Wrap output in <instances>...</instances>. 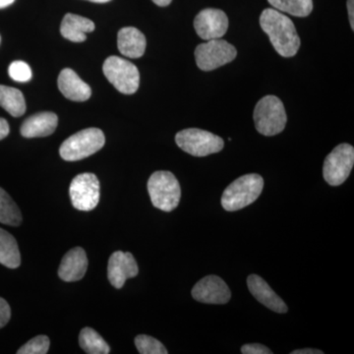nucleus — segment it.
Segmentation results:
<instances>
[{
	"label": "nucleus",
	"mask_w": 354,
	"mask_h": 354,
	"mask_svg": "<svg viewBox=\"0 0 354 354\" xmlns=\"http://www.w3.org/2000/svg\"><path fill=\"white\" fill-rule=\"evenodd\" d=\"M263 31L269 36L274 50L283 57H292L300 48L298 36L292 21L274 8H267L260 16Z\"/></svg>",
	"instance_id": "nucleus-1"
},
{
	"label": "nucleus",
	"mask_w": 354,
	"mask_h": 354,
	"mask_svg": "<svg viewBox=\"0 0 354 354\" xmlns=\"http://www.w3.org/2000/svg\"><path fill=\"white\" fill-rule=\"evenodd\" d=\"M264 188V179L259 174L239 177L227 186L221 196V206L227 212L245 208L259 198Z\"/></svg>",
	"instance_id": "nucleus-2"
},
{
	"label": "nucleus",
	"mask_w": 354,
	"mask_h": 354,
	"mask_svg": "<svg viewBox=\"0 0 354 354\" xmlns=\"http://www.w3.org/2000/svg\"><path fill=\"white\" fill-rule=\"evenodd\" d=\"M256 129L264 136H274L286 128L288 116L283 102L276 95H266L254 109Z\"/></svg>",
	"instance_id": "nucleus-3"
},
{
	"label": "nucleus",
	"mask_w": 354,
	"mask_h": 354,
	"mask_svg": "<svg viewBox=\"0 0 354 354\" xmlns=\"http://www.w3.org/2000/svg\"><path fill=\"white\" fill-rule=\"evenodd\" d=\"M104 143L106 137L101 129L87 128L65 140L60 146V157L67 162L84 160L99 152Z\"/></svg>",
	"instance_id": "nucleus-4"
},
{
	"label": "nucleus",
	"mask_w": 354,
	"mask_h": 354,
	"mask_svg": "<svg viewBox=\"0 0 354 354\" xmlns=\"http://www.w3.org/2000/svg\"><path fill=\"white\" fill-rule=\"evenodd\" d=\"M148 191L153 206L164 212L174 211L180 201V185L171 171L153 172L149 178Z\"/></svg>",
	"instance_id": "nucleus-5"
},
{
	"label": "nucleus",
	"mask_w": 354,
	"mask_h": 354,
	"mask_svg": "<svg viewBox=\"0 0 354 354\" xmlns=\"http://www.w3.org/2000/svg\"><path fill=\"white\" fill-rule=\"evenodd\" d=\"M176 142L181 150L194 157H207L221 152L225 147L221 137L198 128L181 130L176 134Z\"/></svg>",
	"instance_id": "nucleus-6"
},
{
	"label": "nucleus",
	"mask_w": 354,
	"mask_h": 354,
	"mask_svg": "<svg viewBox=\"0 0 354 354\" xmlns=\"http://www.w3.org/2000/svg\"><path fill=\"white\" fill-rule=\"evenodd\" d=\"M104 76L118 92L132 95L138 91L140 73L136 65L124 58L109 57L102 65Z\"/></svg>",
	"instance_id": "nucleus-7"
},
{
	"label": "nucleus",
	"mask_w": 354,
	"mask_h": 354,
	"mask_svg": "<svg viewBox=\"0 0 354 354\" xmlns=\"http://www.w3.org/2000/svg\"><path fill=\"white\" fill-rule=\"evenodd\" d=\"M237 55L234 46L225 39H215L199 44L195 50L197 66L202 71H212L234 62Z\"/></svg>",
	"instance_id": "nucleus-8"
},
{
	"label": "nucleus",
	"mask_w": 354,
	"mask_h": 354,
	"mask_svg": "<svg viewBox=\"0 0 354 354\" xmlns=\"http://www.w3.org/2000/svg\"><path fill=\"white\" fill-rule=\"evenodd\" d=\"M354 165V148L349 144H339L325 158L323 176L330 186L342 185L348 179Z\"/></svg>",
	"instance_id": "nucleus-9"
},
{
	"label": "nucleus",
	"mask_w": 354,
	"mask_h": 354,
	"mask_svg": "<svg viewBox=\"0 0 354 354\" xmlns=\"http://www.w3.org/2000/svg\"><path fill=\"white\" fill-rule=\"evenodd\" d=\"M100 181L93 174H81L74 177L70 184L69 194L74 208L88 212L94 209L100 202Z\"/></svg>",
	"instance_id": "nucleus-10"
},
{
	"label": "nucleus",
	"mask_w": 354,
	"mask_h": 354,
	"mask_svg": "<svg viewBox=\"0 0 354 354\" xmlns=\"http://www.w3.org/2000/svg\"><path fill=\"white\" fill-rule=\"evenodd\" d=\"M194 28L198 36L204 41L223 38L228 29L227 14L221 9H204L195 18Z\"/></svg>",
	"instance_id": "nucleus-11"
},
{
	"label": "nucleus",
	"mask_w": 354,
	"mask_h": 354,
	"mask_svg": "<svg viewBox=\"0 0 354 354\" xmlns=\"http://www.w3.org/2000/svg\"><path fill=\"white\" fill-rule=\"evenodd\" d=\"M192 297L201 304H225L230 301L232 292L220 277L207 276L194 286Z\"/></svg>",
	"instance_id": "nucleus-12"
},
{
	"label": "nucleus",
	"mask_w": 354,
	"mask_h": 354,
	"mask_svg": "<svg viewBox=\"0 0 354 354\" xmlns=\"http://www.w3.org/2000/svg\"><path fill=\"white\" fill-rule=\"evenodd\" d=\"M139 268L131 253L116 251L109 260L108 278L113 288H122L128 279L138 276Z\"/></svg>",
	"instance_id": "nucleus-13"
},
{
	"label": "nucleus",
	"mask_w": 354,
	"mask_h": 354,
	"mask_svg": "<svg viewBox=\"0 0 354 354\" xmlns=\"http://www.w3.org/2000/svg\"><path fill=\"white\" fill-rule=\"evenodd\" d=\"M247 286L253 297L267 308L281 314L288 311L285 301L272 290L267 281L258 274H250L247 279Z\"/></svg>",
	"instance_id": "nucleus-14"
},
{
	"label": "nucleus",
	"mask_w": 354,
	"mask_h": 354,
	"mask_svg": "<svg viewBox=\"0 0 354 354\" xmlns=\"http://www.w3.org/2000/svg\"><path fill=\"white\" fill-rule=\"evenodd\" d=\"M88 269V258L85 250L75 247L65 254L58 269V276L64 281H80L85 276Z\"/></svg>",
	"instance_id": "nucleus-15"
},
{
	"label": "nucleus",
	"mask_w": 354,
	"mask_h": 354,
	"mask_svg": "<svg viewBox=\"0 0 354 354\" xmlns=\"http://www.w3.org/2000/svg\"><path fill=\"white\" fill-rule=\"evenodd\" d=\"M57 85L62 95L70 101L85 102L92 95L90 86L84 82L75 71L70 68H65L60 72Z\"/></svg>",
	"instance_id": "nucleus-16"
},
{
	"label": "nucleus",
	"mask_w": 354,
	"mask_h": 354,
	"mask_svg": "<svg viewBox=\"0 0 354 354\" xmlns=\"http://www.w3.org/2000/svg\"><path fill=\"white\" fill-rule=\"evenodd\" d=\"M58 118L50 111H44L30 116L21 127V135L25 138L50 136L57 129Z\"/></svg>",
	"instance_id": "nucleus-17"
},
{
	"label": "nucleus",
	"mask_w": 354,
	"mask_h": 354,
	"mask_svg": "<svg viewBox=\"0 0 354 354\" xmlns=\"http://www.w3.org/2000/svg\"><path fill=\"white\" fill-rule=\"evenodd\" d=\"M118 50L124 57L140 58L145 53L146 37L137 28H122L118 32Z\"/></svg>",
	"instance_id": "nucleus-18"
},
{
	"label": "nucleus",
	"mask_w": 354,
	"mask_h": 354,
	"mask_svg": "<svg viewBox=\"0 0 354 354\" xmlns=\"http://www.w3.org/2000/svg\"><path fill=\"white\" fill-rule=\"evenodd\" d=\"M94 30L95 24L93 21L72 13L64 16L60 26L62 37L73 43L85 41L88 32H93Z\"/></svg>",
	"instance_id": "nucleus-19"
},
{
	"label": "nucleus",
	"mask_w": 354,
	"mask_h": 354,
	"mask_svg": "<svg viewBox=\"0 0 354 354\" xmlns=\"http://www.w3.org/2000/svg\"><path fill=\"white\" fill-rule=\"evenodd\" d=\"M0 264L9 269H17L21 264L17 241L12 234L2 228H0Z\"/></svg>",
	"instance_id": "nucleus-20"
},
{
	"label": "nucleus",
	"mask_w": 354,
	"mask_h": 354,
	"mask_svg": "<svg viewBox=\"0 0 354 354\" xmlns=\"http://www.w3.org/2000/svg\"><path fill=\"white\" fill-rule=\"evenodd\" d=\"M0 106L14 118H20L27 109L22 92L18 88L3 85H0Z\"/></svg>",
	"instance_id": "nucleus-21"
},
{
	"label": "nucleus",
	"mask_w": 354,
	"mask_h": 354,
	"mask_svg": "<svg viewBox=\"0 0 354 354\" xmlns=\"http://www.w3.org/2000/svg\"><path fill=\"white\" fill-rule=\"evenodd\" d=\"M79 344L88 354H108L111 351L109 344L92 328H84L81 330Z\"/></svg>",
	"instance_id": "nucleus-22"
},
{
	"label": "nucleus",
	"mask_w": 354,
	"mask_h": 354,
	"mask_svg": "<svg viewBox=\"0 0 354 354\" xmlns=\"http://www.w3.org/2000/svg\"><path fill=\"white\" fill-rule=\"evenodd\" d=\"M0 223L3 225L18 227L22 223L21 214L17 205L9 196L6 190L0 187Z\"/></svg>",
	"instance_id": "nucleus-23"
},
{
	"label": "nucleus",
	"mask_w": 354,
	"mask_h": 354,
	"mask_svg": "<svg viewBox=\"0 0 354 354\" xmlns=\"http://www.w3.org/2000/svg\"><path fill=\"white\" fill-rule=\"evenodd\" d=\"M277 10L295 17H307L313 10L312 0H268Z\"/></svg>",
	"instance_id": "nucleus-24"
},
{
	"label": "nucleus",
	"mask_w": 354,
	"mask_h": 354,
	"mask_svg": "<svg viewBox=\"0 0 354 354\" xmlns=\"http://www.w3.org/2000/svg\"><path fill=\"white\" fill-rule=\"evenodd\" d=\"M135 346L141 354H167L169 351L164 344L155 337L147 335H139L135 337Z\"/></svg>",
	"instance_id": "nucleus-25"
},
{
	"label": "nucleus",
	"mask_w": 354,
	"mask_h": 354,
	"mask_svg": "<svg viewBox=\"0 0 354 354\" xmlns=\"http://www.w3.org/2000/svg\"><path fill=\"white\" fill-rule=\"evenodd\" d=\"M50 342L46 335H41L26 342L18 349V354H46L50 349Z\"/></svg>",
	"instance_id": "nucleus-26"
},
{
	"label": "nucleus",
	"mask_w": 354,
	"mask_h": 354,
	"mask_svg": "<svg viewBox=\"0 0 354 354\" xmlns=\"http://www.w3.org/2000/svg\"><path fill=\"white\" fill-rule=\"evenodd\" d=\"M8 73L12 80L21 83L29 82L32 76L31 67L21 60H17L10 64Z\"/></svg>",
	"instance_id": "nucleus-27"
},
{
	"label": "nucleus",
	"mask_w": 354,
	"mask_h": 354,
	"mask_svg": "<svg viewBox=\"0 0 354 354\" xmlns=\"http://www.w3.org/2000/svg\"><path fill=\"white\" fill-rule=\"evenodd\" d=\"M241 353L243 354H272L271 349L260 344H249L242 346Z\"/></svg>",
	"instance_id": "nucleus-28"
},
{
	"label": "nucleus",
	"mask_w": 354,
	"mask_h": 354,
	"mask_svg": "<svg viewBox=\"0 0 354 354\" xmlns=\"http://www.w3.org/2000/svg\"><path fill=\"white\" fill-rule=\"evenodd\" d=\"M11 318V309L6 299L0 297V329L3 328Z\"/></svg>",
	"instance_id": "nucleus-29"
},
{
	"label": "nucleus",
	"mask_w": 354,
	"mask_h": 354,
	"mask_svg": "<svg viewBox=\"0 0 354 354\" xmlns=\"http://www.w3.org/2000/svg\"><path fill=\"white\" fill-rule=\"evenodd\" d=\"M9 132H10V127H9L8 122L4 118H0V140L6 138Z\"/></svg>",
	"instance_id": "nucleus-30"
},
{
	"label": "nucleus",
	"mask_w": 354,
	"mask_h": 354,
	"mask_svg": "<svg viewBox=\"0 0 354 354\" xmlns=\"http://www.w3.org/2000/svg\"><path fill=\"white\" fill-rule=\"evenodd\" d=\"M354 0H348V11L349 23H351V29L354 30Z\"/></svg>",
	"instance_id": "nucleus-31"
},
{
	"label": "nucleus",
	"mask_w": 354,
	"mask_h": 354,
	"mask_svg": "<svg viewBox=\"0 0 354 354\" xmlns=\"http://www.w3.org/2000/svg\"><path fill=\"white\" fill-rule=\"evenodd\" d=\"M323 351H319V349L313 348H304L297 349V351H291L290 354H323Z\"/></svg>",
	"instance_id": "nucleus-32"
},
{
	"label": "nucleus",
	"mask_w": 354,
	"mask_h": 354,
	"mask_svg": "<svg viewBox=\"0 0 354 354\" xmlns=\"http://www.w3.org/2000/svg\"><path fill=\"white\" fill-rule=\"evenodd\" d=\"M153 3L160 7H165L169 6L171 3L172 0H152Z\"/></svg>",
	"instance_id": "nucleus-33"
},
{
	"label": "nucleus",
	"mask_w": 354,
	"mask_h": 354,
	"mask_svg": "<svg viewBox=\"0 0 354 354\" xmlns=\"http://www.w3.org/2000/svg\"><path fill=\"white\" fill-rule=\"evenodd\" d=\"M15 0H0V9L6 8L13 3Z\"/></svg>",
	"instance_id": "nucleus-34"
},
{
	"label": "nucleus",
	"mask_w": 354,
	"mask_h": 354,
	"mask_svg": "<svg viewBox=\"0 0 354 354\" xmlns=\"http://www.w3.org/2000/svg\"><path fill=\"white\" fill-rule=\"evenodd\" d=\"M88 1L95 2V3H106V2H109L111 0H88Z\"/></svg>",
	"instance_id": "nucleus-35"
},
{
	"label": "nucleus",
	"mask_w": 354,
	"mask_h": 354,
	"mask_svg": "<svg viewBox=\"0 0 354 354\" xmlns=\"http://www.w3.org/2000/svg\"><path fill=\"white\" fill-rule=\"evenodd\" d=\"M0 41H1V37H0Z\"/></svg>",
	"instance_id": "nucleus-36"
}]
</instances>
